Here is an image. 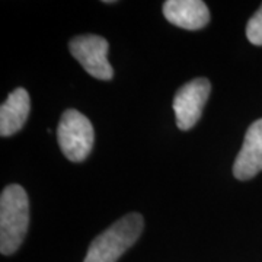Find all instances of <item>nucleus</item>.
<instances>
[{"label":"nucleus","instance_id":"39448f33","mask_svg":"<svg viewBox=\"0 0 262 262\" xmlns=\"http://www.w3.org/2000/svg\"><path fill=\"white\" fill-rule=\"evenodd\" d=\"M210 92L211 83L206 77H196L179 88L172 103L179 130H191L198 122Z\"/></svg>","mask_w":262,"mask_h":262},{"label":"nucleus","instance_id":"f257e3e1","mask_svg":"<svg viewBox=\"0 0 262 262\" xmlns=\"http://www.w3.org/2000/svg\"><path fill=\"white\" fill-rule=\"evenodd\" d=\"M29 226V200L25 189L12 184L0 195V252L12 255L19 249Z\"/></svg>","mask_w":262,"mask_h":262},{"label":"nucleus","instance_id":"0eeeda50","mask_svg":"<svg viewBox=\"0 0 262 262\" xmlns=\"http://www.w3.org/2000/svg\"><path fill=\"white\" fill-rule=\"evenodd\" d=\"M162 10L168 22L188 31L204 28L210 22V10L201 0H168Z\"/></svg>","mask_w":262,"mask_h":262},{"label":"nucleus","instance_id":"f03ea898","mask_svg":"<svg viewBox=\"0 0 262 262\" xmlns=\"http://www.w3.org/2000/svg\"><path fill=\"white\" fill-rule=\"evenodd\" d=\"M144 220L139 213H130L117 220L96 236L83 262H117L140 237Z\"/></svg>","mask_w":262,"mask_h":262},{"label":"nucleus","instance_id":"1a4fd4ad","mask_svg":"<svg viewBox=\"0 0 262 262\" xmlns=\"http://www.w3.org/2000/svg\"><path fill=\"white\" fill-rule=\"evenodd\" d=\"M246 37L253 46H262V5L248 20Z\"/></svg>","mask_w":262,"mask_h":262},{"label":"nucleus","instance_id":"7ed1b4c3","mask_svg":"<svg viewBox=\"0 0 262 262\" xmlns=\"http://www.w3.org/2000/svg\"><path fill=\"white\" fill-rule=\"evenodd\" d=\"M57 141L63 155L70 162H83L94 147V125L82 113L67 110L57 127Z\"/></svg>","mask_w":262,"mask_h":262},{"label":"nucleus","instance_id":"423d86ee","mask_svg":"<svg viewBox=\"0 0 262 262\" xmlns=\"http://www.w3.org/2000/svg\"><path fill=\"white\" fill-rule=\"evenodd\" d=\"M262 170V118L249 125L244 146L233 163V175L239 181L256 177Z\"/></svg>","mask_w":262,"mask_h":262},{"label":"nucleus","instance_id":"6e6552de","mask_svg":"<svg viewBox=\"0 0 262 262\" xmlns=\"http://www.w3.org/2000/svg\"><path fill=\"white\" fill-rule=\"evenodd\" d=\"M31 111L29 94L24 88L12 91L0 106V136L9 137L16 134L28 120Z\"/></svg>","mask_w":262,"mask_h":262},{"label":"nucleus","instance_id":"20e7f679","mask_svg":"<svg viewBox=\"0 0 262 262\" xmlns=\"http://www.w3.org/2000/svg\"><path fill=\"white\" fill-rule=\"evenodd\" d=\"M72 56L82 64L89 75L99 80H111L113 66L108 61L110 44L99 35H79L69 42Z\"/></svg>","mask_w":262,"mask_h":262}]
</instances>
